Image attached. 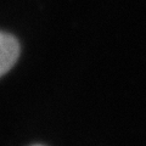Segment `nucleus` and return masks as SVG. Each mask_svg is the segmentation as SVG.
Here are the masks:
<instances>
[{"label": "nucleus", "mask_w": 146, "mask_h": 146, "mask_svg": "<svg viewBox=\"0 0 146 146\" xmlns=\"http://www.w3.org/2000/svg\"><path fill=\"white\" fill-rule=\"evenodd\" d=\"M18 55L20 46L16 38L0 32V77L11 70L17 61Z\"/></svg>", "instance_id": "obj_1"}, {"label": "nucleus", "mask_w": 146, "mask_h": 146, "mask_svg": "<svg viewBox=\"0 0 146 146\" xmlns=\"http://www.w3.org/2000/svg\"><path fill=\"white\" fill-rule=\"evenodd\" d=\"M34 146H40V145H34Z\"/></svg>", "instance_id": "obj_2"}]
</instances>
